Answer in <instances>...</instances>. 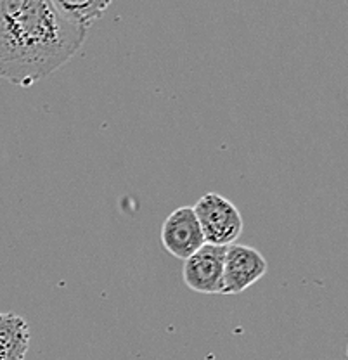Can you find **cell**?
Masks as SVG:
<instances>
[{
    "label": "cell",
    "instance_id": "cell-6",
    "mask_svg": "<svg viewBox=\"0 0 348 360\" xmlns=\"http://www.w3.org/2000/svg\"><path fill=\"white\" fill-rule=\"evenodd\" d=\"M30 338V326L21 315L0 312V360H25Z\"/></svg>",
    "mask_w": 348,
    "mask_h": 360
},
{
    "label": "cell",
    "instance_id": "cell-1",
    "mask_svg": "<svg viewBox=\"0 0 348 360\" xmlns=\"http://www.w3.org/2000/svg\"><path fill=\"white\" fill-rule=\"evenodd\" d=\"M87 30L66 21L51 0H0V80L28 89L70 63Z\"/></svg>",
    "mask_w": 348,
    "mask_h": 360
},
{
    "label": "cell",
    "instance_id": "cell-3",
    "mask_svg": "<svg viewBox=\"0 0 348 360\" xmlns=\"http://www.w3.org/2000/svg\"><path fill=\"white\" fill-rule=\"evenodd\" d=\"M226 248L205 243L200 250L186 258L182 279L191 291L201 295H222Z\"/></svg>",
    "mask_w": 348,
    "mask_h": 360
},
{
    "label": "cell",
    "instance_id": "cell-2",
    "mask_svg": "<svg viewBox=\"0 0 348 360\" xmlns=\"http://www.w3.org/2000/svg\"><path fill=\"white\" fill-rule=\"evenodd\" d=\"M193 208L200 220L205 243L215 246H231L238 241L245 227V220L234 202L224 198L222 194L207 193L198 200Z\"/></svg>",
    "mask_w": 348,
    "mask_h": 360
},
{
    "label": "cell",
    "instance_id": "cell-4",
    "mask_svg": "<svg viewBox=\"0 0 348 360\" xmlns=\"http://www.w3.org/2000/svg\"><path fill=\"white\" fill-rule=\"evenodd\" d=\"M267 260L255 248L238 243L227 246L224 258L222 295H239L246 291L267 274Z\"/></svg>",
    "mask_w": 348,
    "mask_h": 360
},
{
    "label": "cell",
    "instance_id": "cell-7",
    "mask_svg": "<svg viewBox=\"0 0 348 360\" xmlns=\"http://www.w3.org/2000/svg\"><path fill=\"white\" fill-rule=\"evenodd\" d=\"M66 21L89 30L92 22L104 16L113 0H51Z\"/></svg>",
    "mask_w": 348,
    "mask_h": 360
},
{
    "label": "cell",
    "instance_id": "cell-5",
    "mask_svg": "<svg viewBox=\"0 0 348 360\" xmlns=\"http://www.w3.org/2000/svg\"><path fill=\"white\" fill-rule=\"evenodd\" d=\"M162 245L172 257L186 260L205 245V236L193 206H181L165 219Z\"/></svg>",
    "mask_w": 348,
    "mask_h": 360
}]
</instances>
